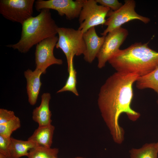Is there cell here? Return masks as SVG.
<instances>
[{"instance_id":"6da1fadb","label":"cell","mask_w":158,"mask_h":158,"mask_svg":"<svg viewBox=\"0 0 158 158\" xmlns=\"http://www.w3.org/2000/svg\"><path fill=\"white\" fill-rule=\"evenodd\" d=\"M139 77L135 74L116 72L107 79L100 89L98 107L113 140L118 144L123 141L124 135V130L119 123L120 115L125 113L133 121L140 115L131 106L133 85Z\"/></svg>"},{"instance_id":"7a4b0ae2","label":"cell","mask_w":158,"mask_h":158,"mask_svg":"<svg viewBox=\"0 0 158 158\" xmlns=\"http://www.w3.org/2000/svg\"><path fill=\"white\" fill-rule=\"evenodd\" d=\"M108 62L116 72L141 77L158 67V52L149 47L148 43H135L120 49Z\"/></svg>"},{"instance_id":"3957f363","label":"cell","mask_w":158,"mask_h":158,"mask_svg":"<svg viewBox=\"0 0 158 158\" xmlns=\"http://www.w3.org/2000/svg\"><path fill=\"white\" fill-rule=\"evenodd\" d=\"M20 39L16 43L6 45L21 53L28 52L35 45L57 34L58 27L52 17L50 10H41L37 16L32 17L22 25Z\"/></svg>"},{"instance_id":"277c9868","label":"cell","mask_w":158,"mask_h":158,"mask_svg":"<svg viewBox=\"0 0 158 158\" xmlns=\"http://www.w3.org/2000/svg\"><path fill=\"white\" fill-rule=\"evenodd\" d=\"M57 34L58 40L55 47L61 49L65 54L68 68L72 56L83 55L85 51L86 45L83 33L78 29L59 27Z\"/></svg>"},{"instance_id":"5b68a950","label":"cell","mask_w":158,"mask_h":158,"mask_svg":"<svg viewBox=\"0 0 158 158\" xmlns=\"http://www.w3.org/2000/svg\"><path fill=\"white\" fill-rule=\"evenodd\" d=\"M124 4L119 9L113 11L110 10L107 17L108 18L104 24L107 26L102 36H106L108 33L121 27V26L130 21L138 20L145 23L150 21L149 18L138 14L135 11V2L133 0H126Z\"/></svg>"},{"instance_id":"8992f818","label":"cell","mask_w":158,"mask_h":158,"mask_svg":"<svg viewBox=\"0 0 158 158\" xmlns=\"http://www.w3.org/2000/svg\"><path fill=\"white\" fill-rule=\"evenodd\" d=\"M110 10L98 4L96 0H84L78 17L80 26L78 29L84 33L92 27L104 25L106 17Z\"/></svg>"},{"instance_id":"52a82bcc","label":"cell","mask_w":158,"mask_h":158,"mask_svg":"<svg viewBox=\"0 0 158 158\" xmlns=\"http://www.w3.org/2000/svg\"><path fill=\"white\" fill-rule=\"evenodd\" d=\"M34 0H1L0 13L6 19L21 25L32 16Z\"/></svg>"},{"instance_id":"ba28073f","label":"cell","mask_w":158,"mask_h":158,"mask_svg":"<svg viewBox=\"0 0 158 158\" xmlns=\"http://www.w3.org/2000/svg\"><path fill=\"white\" fill-rule=\"evenodd\" d=\"M128 34L127 29L121 27L109 32L105 36L96 57L99 68L104 67L107 62L120 49Z\"/></svg>"},{"instance_id":"9c48e42d","label":"cell","mask_w":158,"mask_h":158,"mask_svg":"<svg viewBox=\"0 0 158 158\" xmlns=\"http://www.w3.org/2000/svg\"><path fill=\"white\" fill-rule=\"evenodd\" d=\"M84 2V0H37L35 7L39 12L44 9L55 10L60 16L71 20L79 17Z\"/></svg>"},{"instance_id":"30bf717a","label":"cell","mask_w":158,"mask_h":158,"mask_svg":"<svg viewBox=\"0 0 158 158\" xmlns=\"http://www.w3.org/2000/svg\"><path fill=\"white\" fill-rule=\"evenodd\" d=\"M58 40L56 35L49 37L36 45L35 53L36 69L45 74L47 68L54 64L62 65L61 59L56 58L54 49Z\"/></svg>"},{"instance_id":"8fae6325","label":"cell","mask_w":158,"mask_h":158,"mask_svg":"<svg viewBox=\"0 0 158 158\" xmlns=\"http://www.w3.org/2000/svg\"><path fill=\"white\" fill-rule=\"evenodd\" d=\"M83 37L86 45L84 59L86 61L91 63L96 57L104 41L105 36H98L95 27H93L83 33Z\"/></svg>"},{"instance_id":"7c38bea8","label":"cell","mask_w":158,"mask_h":158,"mask_svg":"<svg viewBox=\"0 0 158 158\" xmlns=\"http://www.w3.org/2000/svg\"><path fill=\"white\" fill-rule=\"evenodd\" d=\"M42 73L41 71L36 68L34 71L28 69L24 72L27 81L28 100L31 105H34L37 102L42 84L40 77Z\"/></svg>"},{"instance_id":"4fadbf2b","label":"cell","mask_w":158,"mask_h":158,"mask_svg":"<svg viewBox=\"0 0 158 158\" xmlns=\"http://www.w3.org/2000/svg\"><path fill=\"white\" fill-rule=\"evenodd\" d=\"M41 97L40 105L36 107L32 112V119L38 124L39 127L49 125L51 124L52 121L51 114L49 108L51 95L49 93H44Z\"/></svg>"},{"instance_id":"5bb4252c","label":"cell","mask_w":158,"mask_h":158,"mask_svg":"<svg viewBox=\"0 0 158 158\" xmlns=\"http://www.w3.org/2000/svg\"><path fill=\"white\" fill-rule=\"evenodd\" d=\"M54 129V126L51 124L45 126H38L28 140L37 146L51 147Z\"/></svg>"},{"instance_id":"9a60e30c","label":"cell","mask_w":158,"mask_h":158,"mask_svg":"<svg viewBox=\"0 0 158 158\" xmlns=\"http://www.w3.org/2000/svg\"><path fill=\"white\" fill-rule=\"evenodd\" d=\"M37 146L32 141L19 140L11 138L9 147L10 158H20L26 156L28 157L29 150Z\"/></svg>"},{"instance_id":"2e32d148","label":"cell","mask_w":158,"mask_h":158,"mask_svg":"<svg viewBox=\"0 0 158 158\" xmlns=\"http://www.w3.org/2000/svg\"><path fill=\"white\" fill-rule=\"evenodd\" d=\"M135 82L138 89H151L158 96V67L148 74L139 77ZM157 103L158 104V98Z\"/></svg>"},{"instance_id":"e0dca14e","label":"cell","mask_w":158,"mask_h":158,"mask_svg":"<svg viewBox=\"0 0 158 158\" xmlns=\"http://www.w3.org/2000/svg\"><path fill=\"white\" fill-rule=\"evenodd\" d=\"M130 158H157L158 150L156 143H146L138 149L129 151Z\"/></svg>"},{"instance_id":"ac0fdd59","label":"cell","mask_w":158,"mask_h":158,"mask_svg":"<svg viewBox=\"0 0 158 158\" xmlns=\"http://www.w3.org/2000/svg\"><path fill=\"white\" fill-rule=\"evenodd\" d=\"M57 148L37 146L29 151L28 158H56L59 153Z\"/></svg>"},{"instance_id":"d6986e66","label":"cell","mask_w":158,"mask_h":158,"mask_svg":"<svg viewBox=\"0 0 158 158\" xmlns=\"http://www.w3.org/2000/svg\"><path fill=\"white\" fill-rule=\"evenodd\" d=\"M74 57V56L72 57L69 67L68 68L69 75L66 84L63 87L57 92V93L69 91L72 92L77 96L79 95L76 87L77 73L74 68L73 65Z\"/></svg>"},{"instance_id":"ffe728a7","label":"cell","mask_w":158,"mask_h":158,"mask_svg":"<svg viewBox=\"0 0 158 158\" xmlns=\"http://www.w3.org/2000/svg\"><path fill=\"white\" fill-rule=\"evenodd\" d=\"M21 126L19 118L15 116L10 121L0 124V135L10 138L13 132L19 128Z\"/></svg>"},{"instance_id":"44dd1931","label":"cell","mask_w":158,"mask_h":158,"mask_svg":"<svg viewBox=\"0 0 158 158\" xmlns=\"http://www.w3.org/2000/svg\"><path fill=\"white\" fill-rule=\"evenodd\" d=\"M100 5L109 8L113 11H116L121 7L123 4L117 0H96Z\"/></svg>"},{"instance_id":"7402d4cb","label":"cell","mask_w":158,"mask_h":158,"mask_svg":"<svg viewBox=\"0 0 158 158\" xmlns=\"http://www.w3.org/2000/svg\"><path fill=\"white\" fill-rule=\"evenodd\" d=\"M11 138L0 135V153L5 155L9 158L10 156L8 149Z\"/></svg>"},{"instance_id":"603a6c76","label":"cell","mask_w":158,"mask_h":158,"mask_svg":"<svg viewBox=\"0 0 158 158\" xmlns=\"http://www.w3.org/2000/svg\"><path fill=\"white\" fill-rule=\"evenodd\" d=\"M15 116L13 111L4 109H0V124L10 121Z\"/></svg>"},{"instance_id":"cb8c5ba5","label":"cell","mask_w":158,"mask_h":158,"mask_svg":"<svg viewBox=\"0 0 158 158\" xmlns=\"http://www.w3.org/2000/svg\"><path fill=\"white\" fill-rule=\"evenodd\" d=\"M0 158H9V157L5 155L0 153Z\"/></svg>"},{"instance_id":"d4e9b609","label":"cell","mask_w":158,"mask_h":158,"mask_svg":"<svg viewBox=\"0 0 158 158\" xmlns=\"http://www.w3.org/2000/svg\"><path fill=\"white\" fill-rule=\"evenodd\" d=\"M156 145L157 147L158 150V141L156 143Z\"/></svg>"},{"instance_id":"484cf974","label":"cell","mask_w":158,"mask_h":158,"mask_svg":"<svg viewBox=\"0 0 158 158\" xmlns=\"http://www.w3.org/2000/svg\"><path fill=\"white\" fill-rule=\"evenodd\" d=\"M56 158H58V157ZM74 158H84V157H75Z\"/></svg>"}]
</instances>
